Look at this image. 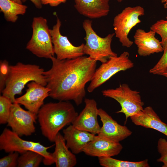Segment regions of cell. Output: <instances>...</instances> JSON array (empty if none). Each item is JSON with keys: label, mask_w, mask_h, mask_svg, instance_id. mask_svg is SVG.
I'll use <instances>...</instances> for the list:
<instances>
[{"label": "cell", "mask_w": 167, "mask_h": 167, "mask_svg": "<svg viewBox=\"0 0 167 167\" xmlns=\"http://www.w3.org/2000/svg\"><path fill=\"white\" fill-rule=\"evenodd\" d=\"M27 0H21L22 2H25ZM31 1L38 9H41L42 7V4L41 0H29Z\"/></svg>", "instance_id": "4dcf8cb0"}, {"label": "cell", "mask_w": 167, "mask_h": 167, "mask_svg": "<svg viewBox=\"0 0 167 167\" xmlns=\"http://www.w3.org/2000/svg\"><path fill=\"white\" fill-rule=\"evenodd\" d=\"M55 148L52 153L56 167H73L76 164L75 154L69 150L63 135L59 132L54 141Z\"/></svg>", "instance_id": "ffe728a7"}, {"label": "cell", "mask_w": 167, "mask_h": 167, "mask_svg": "<svg viewBox=\"0 0 167 167\" xmlns=\"http://www.w3.org/2000/svg\"><path fill=\"white\" fill-rule=\"evenodd\" d=\"M150 30L160 36L161 44L164 49L167 45V19L158 20L151 26Z\"/></svg>", "instance_id": "d4e9b609"}, {"label": "cell", "mask_w": 167, "mask_h": 167, "mask_svg": "<svg viewBox=\"0 0 167 167\" xmlns=\"http://www.w3.org/2000/svg\"><path fill=\"white\" fill-rule=\"evenodd\" d=\"M7 156L0 159V167H15L18 166L19 153L17 152L9 153Z\"/></svg>", "instance_id": "83f0119b"}, {"label": "cell", "mask_w": 167, "mask_h": 167, "mask_svg": "<svg viewBox=\"0 0 167 167\" xmlns=\"http://www.w3.org/2000/svg\"><path fill=\"white\" fill-rule=\"evenodd\" d=\"M51 68L44 72L49 96L59 101H73L79 105L86 94L85 86L96 70L97 61L82 56L60 60L53 57Z\"/></svg>", "instance_id": "6da1fadb"}, {"label": "cell", "mask_w": 167, "mask_h": 167, "mask_svg": "<svg viewBox=\"0 0 167 167\" xmlns=\"http://www.w3.org/2000/svg\"><path fill=\"white\" fill-rule=\"evenodd\" d=\"M83 27L85 32L84 38L85 43L84 48V54L102 63L106 62L112 57L117 56L111 48L115 33L109 34L103 38L100 36L92 28V21L89 19L83 21Z\"/></svg>", "instance_id": "5b68a950"}, {"label": "cell", "mask_w": 167, "mask_h": 167, "mask_svg": "<svg viewBox=\"0 0 167 167\" xmlns=\"http://www.w3.org/2000/svg\"><path fill=\"white\" fill-rule=\"evenodd\" d=\"M78 114L68 101H59L44 104L37 114V120L42 134L54 142L60 131L72 123Z\"/></svg>", "instance_id": "7a4b0ae2"}, {"label": "cell", "mask_w": 167, "mask_h": 167, "mask_svg": "<svg viewBox=\"0 0 167 167\" xmlns=\"http://www.w3.org/2000/svg\"><path fill=\"white\" fill-rule=\"evenodd\" d=\"M20 137L12 130L5 128L0 135V150L7 153L17 152L20 154L31 151L43 156V162L45 165L54 163L52 153L48 151L54 145L45 147L39 142L25 140Z\"/></svg>", "instance_id": "277c9868"}, {"label": "cell", "mask_w": 167, "mask_h": 167, "mask_svg": "<svg viewBox=\"0 0 167 167\" xmlns=\"http://www.w3.org/2000/svg\"><path fill=\"white\" fill-rule=\"evenodd\" d=\"M155 34L151 30L148 32L139 28L136 30L134 36V43L139 56L146 57L163 51L161 41L156 37Z\"/></svg>", "instance_id": "2e32d148"}, {"label": "cell", "mask_w": 167, "mask_h": 167, "mask_svg": "<svg viewBox=\"0 0 167 167\" xmlns=\"http://www.w3.org/2000/svg\"><path fill=\"white\" fill-rule=\"evenodd\" d=\"M98 115L102 126L97 135L119 142L131 135V131L126 126L119 124L102 109H98Z\"/></svg>", "instance_id": "5bb4252c"}, {"label": "cell", "mask_w": 167, "mask_h": 167, "mask_svg": "<svg viewBox=\"0 0 167 167\" xmlns=\"http://www.w3.org/2000/svg\"><path fill=\"white\" fill-rule=\"evenodd\" d=\"M122 148L119 142L97 135L87 143L83 152L88 156L98 158L112 157L118 155Z\"/></svg>", "instance_id": "9a60e30c"}, {"label": "cell", "mask_w": 167, "mask_h": 167, "mask_svg": "<svg viewBox=\"0 0 167 167\" xmlns=\"http://www.w3.org/2000/svg\"><path fill=\"white\" fill-rule=\"evenodd\" d=\"M166 18L167 19V15H166Z\"/></svg>", "instance_id": "d590c367"}, {"label": "cell", "mask_w": 167, "mask_h": 167, "mask_svg": "<svg viewBox=\"0 0 167 167\" xmlns=\"http://www.w3.org/2000/svg\"><path fill=\"white\" fill-rule=\"evenodd\" d=\"M13 1H14L16 2H17L19 4H22V2L21 0H11Z\"/></svg>", "instance_id": "836d02e7"}, {"label": "cell", "mask_w": 167, "mask_h": 167, "mask_svg": "<svg viewBox=\"0 0 167 167\" xmlns=\"http://www.w3.org/2000/svg\"><path fill=\"white\" fill-rule=\"evenodd\" d=\"M37 114L23 109L20 105L13 103L7 122V126L19 136H29L36 131L35 123Z\"/></svg>", "instance_id": "30bf717a"}, {"label": "cell", "mask_w": 167, "mask_h": 167, "mask_svg": "<svg viewBox=\"0 0 167 167\" xmlns=\"http://www.w3.org/2000/svg\"><path fill=\"white\" fill-rule=\"evenodd\" d=\"M162 57L149 72L154 75H161L167 68V45L164 48Z\"/></svg>", "instance_id": "484cf974"}, {"label": "cell", "mask_w": 167, "mask_h": 167, "mask_svg": "<svg viewBox=\"0 0 167 167\" xmlns=\"http://www.w3.org/2000/svg\"><path fill=\"white\" fill-rule=\"evenodd\" d=\"M61 22L57 19L56 23L50 29L54 54L56 58L62 60L71 59L83 56L84 44L78 46L73 45L67 37L62 35L60 32Z\"/></svg>", "instance_id": "8fae6325"}, {"label": "cell", "mask_w": 167, "mask_h": 167, "mask_svg": "<svg viewBox=\"0 0 167 167\" xmlns=\"http://www.w3.org/2000/svg\"><path fill=\"white\" fill-rule=\"evenodd\" d=\"M130 118L136 125L155 130L167 136V125L161 120L151 106L143 108Z\"/></svg>", "instance_id": "d6986e66"}, {"label": "cell", "mask_w": 167, "mask_h": 167, "mask_svg": "<svg viewBox=\"0 0 167 167\" xmlns=\"http://www.w3.org/2000/svg\"><path fill=\"white\" fill-rule=\"evenodd\" d=\"M13 103L7 97L3 95L0 96V124L7 123L11 112Z\"/></svg>", "instance_id": "cb8c5ba5"}, {"label": "cell", "mask_w": 167, "mask_h": 167, "mask_svg": "<svg viewBox=\"0 0 167 167\" xmlns=\"http://www.w3.org/2000/svg\"><path fill=\"white\" fill-rule=\"evenodd\" d=\"M10 66L6 60H1L0 62V92L2 93L5 86Z\"/></svg>", "instance_id": "f1b7e54d"}, {"label": "cell", "mask_w": 167, "mask_h": 167, "mask_svg": "<svg viewBox=\"0 0 167 167\" xmlns=\"http://www.w3.org/2000/svg\"><path fill=\"white\" fill-rule=\"evenodd\" d=\"M157 149L161 155L157 161L163 164L162 167H167V140L165 139L161 138L158 139Z\"/></svg>", "instance_id": "4316f807"}, {"label": "cell", "mask_w": 167, "mask_h": 167, "mask_svg": "<svg viewBox=\"0 0 167 167\" xmlns=\"http://www.w3.org/2000/svg\"><path fill=\"white\" fill-rule=\"evenodd\" d=\"M25 93L15 98V103L23 105L28 110L37 114L44 104L45 99L49 96L50 89L35 81L28 83Z\"/></svg>", "instance_id": "7c38bea8"}, {"label": "cell", "mask_w": 167, "mask_h": 167, "mask_svg": "<svg viewBox=\"0 0 167 167\" xmlns=\"http://www.w3.org/2000/svg\"><path fill=\"white\" fill-rule=\"evenodd\" d=\"M134 66V64L130 59L129 54L127 52H123L118 56L110 57L96 69L87 88V91L89 92H93L118 72Z\"/></svg>", "instance_id": "ba28073f"}, {"label": "cell", "mask_w": 167, "mask_h": 167, "mask_svg": "<svg viewBox=\"0 0 167 167\" xmlns=\"http://www.w3.org/2000/svg\"><path fill=\"white\" fill-rule=\"evenodd\" d=\"M27 8V6L11 0H0V11L8 22H15L18 19V15H24Z\"/></svg>", "instance_id": "44dd1931"}, {"label": "cell", "mask_w": 167, "mask_h": 167, "mask_svg": "<svg viewBox=\"0 0 167 167\" xmlns=\"http://www.w3.org/2000/svg\"><path fill=\"white\" fill-rule=\"evenodd\" d=\"M100 164L104 167H149L148 159L139 161L133 162L122 161L112 157L98 158Z\"/></svg>", "instance_id": "7402d4cb"}, {"label": "cell", "mask_w": 167, "mask_h": 167, "mask_svg": "<svg viewBox=\"0 0 167 167\" xmlns=\"http://www.w3.org/2000/svg\"><path fill=\"white\" fill-rule=\"evenodd\" d=\"M43 156L36 152L28 151L19 156L17 167H38L43 161Z\"/></svg>", "instance_id": "603a6c76"}, {"label": "cell", "mask_w": 167, "mask_h": 167, "mask_svg": "<svg viewBox=\"0 0 167 167\" xmlns=\"http://www.w3.org/2000/svg\"><path fill=\"white\" fill-rule=\"evenodd\" d=\"M160 75L163 76L167 78V68Z\"/></svg>", "instance_id": "d6a6232c"}, {"label": "cell", "mask_w": 167, "mask_h": 167, "mask_svg": "<svg viewBox=\"0 0 167 167\" xmlns=\"http://www.w3.org/2000/svg\"><path fill=\"white\" fill-rule=\"evenodd\" d=\"M63 133L66 146L76 154L83 152L87 143L93 140L96 135L78 129L72 124L63 129Z\"/></svg>", "instance_id": "e0dca14e"}, {"label": "cell", "mask_w": 167, "mask_h": 167, "mask_svg": "<svg viewBox=\"0 0 167 167\" xmlns=\"http://www.w3.org/2000/svg\"><path fill=\"white\" fill-rule=\"evenodd\" d=\"M44 70L39 66L18 62L10 65L8 75L2 95L9 98L13 103L16 95H20L25 86L29 82L35 81L44 86L47 84L44 75Z\"/></svg>", "instance_id": "3957f363"}, {"label": "cell", "mask_w": 167, "mask_h": 167, "mask_svg": "<svg viewBox=\"0 0 167 167\" xmlns=\"http://www.w3.org/2000/svg\"><path fill=\"white\" fill-rule=\"evenodd\" d=\"M85 107L71 123L80 130L85 131L94 135L98 134L100 127L97 120L98 109L96 101L93 99L84 100Z\"/></svg>", "instance_id": "4fadbf2b"}, {"label": "cell", "mask_w": 167, "mask_h": 167, "mask_svg": "<svg viewBox=\"0 0 167 167\" xmlns=\"http://www.w3.org/2000/svg\"><path fill=\"white\" fill-rule=\"evenodd\" d=\"M117 1L119 2H121L123 0H117Z\"/></svg>", "instance_id": "e575fe53"}, {"label": "cell", "mask_w": 167, "mask_h": 167, "mask_svg": "<svg viewBox=\"0 0 167 167\" xmlns=\"http://www.w3.org/2000/svg\"><path fill=\"white\" fill-rule=\"evenodd\" d=\"M42 4L49 5L52 7L57 6L61 3H65L66 0H41Z\"/></svg>", "instance_id": "f546056e"}, {"label": "cell", "mask_w": 167, "mask_h": 167, "mask_svg": "<svg viewBox=\"0 0 167 167\" xmlns=\"http://www.w3.org/2000/svg\"><path fill=\"white\" fill-rule=\"evenodd\" d=\"M103 95L114 99L120 104L121 109L117 113H123L125 122L128 118L142 110L144 103L139 92L132 90L126 84H120L114 89H109L102 91Z\"/></svg>", "instance_id": "52a82bcc"}, {"label": "cell", "mask_w": 167, "mask_h": 167, "mask_svg": "<svg viewBox=\"0 0 167 167\" xmlns=\"http://www.w3.org/2000/svg\"><path fill=\"white\" fill-rule=\"evenodd\" d=\"M144 14L143 8L137 6L126 7L114 17L113 25L115 34L123 46L129 48L132 45L133 42L128 38L129 34L141 22L139 17Z\"/></svg>", "instance_id": "9c48e42d"}, {"label": "cell", "mask_w": 167, "mask_h": 167, "mask_svg": "<svg viewBox=\"0 0 167 167\" xmlns=\"http://www.w3.org/2000/svg\"><path fill=\"white\" fill-rule=\"evenodd\" d=\"M32 27V35L26 49L38 57L50 59L54 53L47 19L41 16L34 17Z\"/></svg>", "instance_id": "8992f818"}, {"label": "cell", "mask_w": 167, "mask_h": 167, "mask_svg": "<svg viewBox=\"0 0 167 167\" xmlns=\"http://www.w3.org/2000/svg\"><path fill=\"white\" fill-rule=\"evenodd\" d=\"M74 6L80 14L90 19L107 16L110 11L109 0H74Z\"/></svg>", "instance_id": "ac0fdd59"}, {"label": "cell", "mask_w": 167, "mask_h": 167, "mask_svg": "<svg viewBox=\"0 0 167 167\" xmlns=\"http://www.w3.org/2000/svg\"><path fill=\"white\" fill-rule=\"evenodd\" d=\"M162 3L163 4L164 7L167 8V0H161Z\"/></svg>", "instance_id": "1f68e13d"}]
</instances>
